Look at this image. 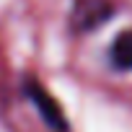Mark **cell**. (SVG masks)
<instances>
[{"label":"cell","mask_w":132,"mask_h":132,"mask_svg":"<svg viewBox=\"0 0 132 132\" xmlns=\"http://www.w3.org/2000/svg\"><path fill=\"white\" fill-rule=\"evenodd\" d=\"M109 57H111V65L117 70H132V29L122 31L111 49H109Z\"/></svg>","instance_id":"obj_2"},{"label":"cell","mask_w":132,"mask_h":132,"mask_svg":"<svg viewBox=\"0 0 132 132\" xmlns=\"http://www.w3.org/2000/svg\"><path fill=\"white\" fill-rule=\"evenodd\" d=\"M114 13L109 0H78V5L73 11V26L78 31H91L106 23V18Z\"/></svg>","instance_id":"obj_1"}]
</instances>
